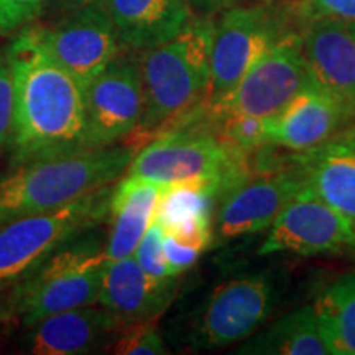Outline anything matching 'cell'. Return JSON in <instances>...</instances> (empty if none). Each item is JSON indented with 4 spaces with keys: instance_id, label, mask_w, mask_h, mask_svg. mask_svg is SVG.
I'll use <instances>...</instances> for the list:
<instances>
[{
    "instance_id": "6da1fadb",
    "label": "cell",
    "mask_w": 355,
    "mask_h": 355,
    "mask_svg": "<svg viewBox=\"0 0 355 355\" xmlns=\"http://www.w3.org/2000/svg\"><path fill=\"white\" fill-rule=\"evenodd\" d=\"M6 53L15 87L10 166L89 150L84 86L40 46L28 26Z\"/></svg>"
},
{
    "instance_id": "7a4b0ae2",
    "label": "cell",
    "mask_w": 355,
    "mask_h": 355,
    "mask_svg": "<svg viewBox=\"0 0 355 355\" xmlns=\"http://www.w3.org/2000/svg\"><path fill=\"white\" fill-rule=\"evenodd\" d=\"M216 21L193 19L168 43L144 50L139 66L144 114L127 144L140 150L153 137L207 102Z\"/></svg>"
},
{
    "instance_id": "3957f363",
    "label": "cell",
    "mask_w": 355,
    "mask_h": 355,
    "mask_svg": "<svg viewBox=\"0 0 355 355\" xmlns=\"http://www.w3.org/2000/svg\"><path fill=\"white\" fill-rule=\"evenodd\" d=\"M248 155L250 150L230 144L212 125L204 102L141 146L125 176L144 178L159 186L193 180L217 181L222 198L252 178Z\"/></svg>"
},
{
    "instance_id": "277c9868",
    "label": "cell",
    "mask_w": 355,
    "mask_h": 355,
    "mask_svg": "<svg viewBox=\"0 0 355 355\" xmlns=\"http://www.w3.org/2000/svg\"><path fill=\"white\" fill-rule=\"evenodd\" d=\"M137 152L125 141L15 166L0 180V224L58 209L117 183Z\"/></svg>"
},
{
    "instance_id": "5b68a950",
    "label": "cell",
    "mask_w": 355,
    "mask_h": 355,
    "mask_svg": "<svg viewBox=\"0 0 355 355\" xmlns=\"http://www.w3.org/2000/svg\"><path fill=\"white\" fill-rule=\"evenodd\" d=\"M109 261L97 230L83 234L0 295V324L30 327L60 311L97 303Z\"/></svg>"
},
{
    "instance_id": "8992f818",
    "label": "cell",
    "mask_w": 355,
    "mask_h": 355,
    "mask_svg": "<svg viewBox=\"0 0 355 355\" xmlns=\"http://www.w3.org/2000/svg\"><path fill=\"white\" fill-rule=\"evenodd\" d=\"M114 188L115 183L58 209L0 224V295L66 243L104 224Z\"/></svg>"
},
{
    "instance_id": "52a82bcc",
    "label": "cell",
    "mask_w": 355,
    "mask_h": 355,
    "mask_svg": "<svg viewBox=\"0 0 355 355\" xmlns=\"http://www.w3.org/2000/svg\"><path fill=\"white\" fill-rule=\"evenodd\" d=\"M283 285L273 272L239 275L222 283L199 308L189 344L194 349H217L245 340L272 316Z\"/></svg>"
},
{
    "instance_id": "ba28073f",
    "label": "cell",
    "mask_w": 355,
    "mask_h": 355,
    "mask_svg": "<svg viewBox=\"0 0 355 355\" xmlns=\"http://www.w3.org/2000/svg\"><path fill=\"white\" fill-rule=\"evenodd\" d=\"M311 83L301 35L290 32L247 71L224 99L217 104L206 102L207 114L270 119Z\"/></svg>"
},
{
    "instance_id": "9c48e42d",
    "label": "cell",
    "mask_w": 355,
    "mask_h": 355,
    "mask_svg": "<svg viewBox=\"0 0 355 355\" xmlns=\"http://www.w3.org/2000/svg\"><path fill=\"white\" fill-rule=\"evenodd\" d=\"M290 32L277 13L263 6L232 7L222 13L214 28L207 104L224 99L247 71Z\"/></svg>"
},
{
    "instance_id": "30bf717a",
    "label": "cell",
    "mask_w": 355,
    "mask_h": 355,
    "mask_svg": "<svg viewBox=\"0 0 355 355\" xmlns=\"http://www.w3.org/2000/svg\"><path fill=\"white\" fill-rule=\"evenodd\" d=\"M28 28L40 46L84 87L119 55L121 42L104 7L84 8L51 25Z\"/></svg>"
},
{
    "instance_id": "8fae6325",
    "label": "cell",
    "mask_w": 355,
    "mask_h": 355,
    "mask_svg": "<svg viewBox=\"0 0 355 355\" xmlns=\"http://www.w3.org/2000/svg\"><path fill=\"white\" fill-rule=\"evenodd\" d=\"M86 145H117L139 127L144 114V83L139 61L115 58L84 87Z\"/></svg>"
},
{
    "instance_id": "7c38bea8",
    "label": "cell",
    "mask_w": 355,
    "mask_h": 355,
    "mask_svg": "<svg viewBox=\"0 0 355 355\" xmlns=\"http://www.w3.org/2000/svg\"><path fill=\"white\" fill-rule=\"evenodd\" d=\"M354 241L352 222L321 199L301 193L275 217L259 255L344 254Z\"/></svg>"
},
{
    "instance_id": "4fadbf2b",
    "label": "cell",
    "mask_w": 355,
    "mask_h": 355,
    "mask_svg": "<svg viewBox=\"0 0 355 355\" xmlns=\"http://www.w3.org/2000/svg\"><path fill=\"white\" fill-rule=\"evenodd\" d=\"M304 188L301 165L291 170L257 175L234 186L219 199L216 235L219 241L245 237L272 225L279 212Z\"/></svg>"
},
{
    "instance_id": "5bb4252c",
    "label": "cell",
    "mask_w": 355,
    "mask_h": 355,
    "mask_svg": "<svg viewBox=\"0 0 355 355\" xmlns=\"http://www.w3.org/2000/svg\"><path fill=\"white\" fill-rule=\"evenodd\" d=\"M350 119L343 102L313 81L266 119V141L296 153L309 152L334 139Z\"/></svg>"
},
{
    "instance_id": "9a60e30c",
    "label": "cell",
    "mask_w": 355,
    "mask_h": 355,
    "mask_svg": "<svg viewBox=\"0 0 355 355\" xmlns=\"http://www.w3.org/2000/svg\"><path fill=\"white\" fill-rule=\"evenodd\" d=\"M311 78L355 114V20L321 17L301 35Z\"/></svg>"
},
{
    "instance_id": "2e32d148",
    "label": "cell",
    "mask_w": 355,
    "mask_h": 355,
    "mask_svg": "<svg viewBox=\"0 0 355 355\" xmlns=\"http://www.w3.org/2000/svg\"><path fill=\"white\" fill-rule=\"evenodd\" d=\"M121 326L122 322L102 306H81L60 311L30 326L25 347L35 355L89 354L114 339Z\"/></svg>"
},
{
    "instance_id": "e0dca14e",
    "label": "cell",
    "mask_w": 355,
    "mask_h": 355,
    "mask_svg": "<svg viewBox=\"0 0 355 355\" xmlns=\"http://www.w3.org/2000/svg\"><path fill=\"white\" fill-rule=\"evenodd\" d=\"M176 290L178 278L155 282L130 255L109 261L97 303L122 324L153 322L171 304Z\"/></svg>"
},
{
    "instance_id": "ac0fdd59",
    "label": "cell",
    "mask_w": 355,
    "mask_h": 355,
    "mask_svg": "<svg viewBox=\"0 0 355 355\" xmlns=\"http://www.w3.org/2000/svg\"><path fill=\"white\" fill-rule=\"evenodd\" d=\"M119 42L133 50L168 43L191 20L188 0H105Z\"/></svg>"
},
{
    "instance_id": "d6986e66",
    "label": "cell",
    "mask_w": 355,
    "mask_h": 355,
    "mask_svg": "<svg viewBox=\"0 0 355 355\" xmlns=\"http://www.w3.org/2000/svg\"><path fill=\"white\" fill-rule=\"evenodd\" d=\"M162 186L144 178L125 176L115 183L109 209V235L105 255L109 260L130 257L153 222Z\"/></svg>"
},
{
    "instance_id": "ffe728a7",
    "label": "cell",
    "mask_w": 355,
    "mask_h": 355,
    "mask_svg": "<svg viewBox=\"0 0 355 355\" xmlns=\"http://www.w3.org/2000/svg\"><path fill=\"white\" fill-rule=\"evenodd\" d=\"M303 153L301 193L321 199L355 225V152L327 141Z\"/></svg>"
},
{
    "instance_id": "44dd1931",
    "label": "cell",
    "mask_w": 355,
    "mask_h": 355,
    "mask_svg": "<svg viewBox=\"0 0 355 355\" xmlns=\"http://www.w3.org/2000/svg\"><path fill=\"white\" fill-rule=\"evenodd\" d=\"M235 352L245 355H332L314 306H303L285 314L265 331L247 337V343Z\"/></svg>"
},
{
    "instance_id": "7402d4cb",
    "label": "cell",
    "mask_w": 355,
    "mask_h": 355,
    "mask_svg": "<svg viewBox=\"0 0 355 355\" xmlns=\"http://www.w3.org/2000/svg\"><path fill=\"white\" fill-rule=\"evenodd\" d=\"M220 198L217 181L193 180L162 186L153 220L163 232L189 227L196 224H212V212Z\"/></svg>"
},
{
    "instance_id": "603a6c76",
    "label": "cell",
    "mask_w": 355,
    "mask_h": 355,
    "mask_svg": "<svg viewBox=\"0 0 355 355\" xmlns=\"http://www.w3.org/2000/svg\"><path fill=\"white\" fill-rule=\"evenodd\" d=\"M332 355H355V275L331 283L314 304Z\"/></svg>"
},
{
    "instance_id": "cb8c5ba5",
    "label": "cell",
    "mask_w": 355,
    "mask_h": 355,
    "mask_svg": "<svg viewBox=\"0 0 355 355\" xmlns=\"http://www.w3.org/2000/svg\"><path fill=\"white\" fill-rule=\"evenodd\" d=\"M114 354L119 355H163L168 349L162 334L152 321L122 324L114 343Z\"/></svg>"
},
{
    "instance_id": "d4e9b609",
    "label": "cell",
    "mask_w": 355,
    "mask_h": 355,
    "mask_svg": "<svg viewBox=\"0 0 355 355\" xmlns=\"http://www.w3.org/2000/svg\"><path fill=\"white\" fill-rule=\"evenodd\" d=\"M163 241H165V232L162 225L153 220L133 252V259L137 260L140 268L158 283H168L178 278L173 277L168 270Z\"/></svg>"
},
{
    "instance_id": "484cf974",
    "label": "cell",
    "mask_w": 355,
    "mask_h": 355,
    "mask_svg": "<svg viewBox=\"0 0 355 355\" xmlns=\"http://www.w3.org/2000/svg\"><path fill=\"white\" fill-rule=\"evenodd\" d=\"M48 0H0V35H13L43 15Z\"/></svg>"
},
{
    "instance_id": "4316f807",
    "label": "cell",
    "mask_w": 355,
    "mask_h": 355,
    "mask_svg": "<svg viewBox=\"0 0 355 355\" xmlns=\"http://www.w3.org/2000/svg\"><path fill=\"white\" fill-rule=\"evenodd\" d=\"M13 105H15V87L13 74L6 50L0 48V153L8 146L13 127Z\"/></svg>"
},
{
    "instance_id": "83f0119b",
    "label": "cell",
    "mask_w": 355,
    "mask_h": 355,
    "mask_svg": "<svg viewBox=\"0 0 355 355\" xmlns=\"http://www.w3.org/2000/svg\"><path fill=\"white\" fill-rule=\"evenodd\" d=\"M300 8L308 21L321 17L355 20V0H301Z\"/></svg>"
},
{
    "instance_id": "f1b7e54d",
    "label": "cell",
    "mask_w": 355,
    "mask_h": 355,
    "mask_svg": "<svg viewBox=\"0 0 355 355\" xmlns=\"http://www.w3.org/2000/svg\"><path fill=\"white\" fill-rule=\"evenodd\" d=\"M163 247H165V259L168 263V270L173 277H180L189 268H193L202 252L198 248L184 245V243L175 241L170 235L165 234V241H163Z\"/></svg>"
},
{
    "instance_id": "f546056e",
    "label": "cell",
    "mask_w": 355,
    "mask_h": 355,
    "mask_svg": "<svg viewBox=\"0 0 355 355\" xmlns=\"http://www.w3.org/2000/svg\"><path fill=\"white\" fill-rule=\"evenodd\" d=\"M104 6L105 0H48L43 15H48V19L58 20L61 19V17L69 15V13L84 10V8H94Z\"/></svg>"
},
{
    "instance_id": "4dcf8cb0",
    "label": "cell",
    "mask_w": 355,
    "mask_h": 355,
    "mask_svg": "<svg viewBox=\"0 0 355 355\" xmlns=\"http://www.w3.org/2000/svg\"><path fill=\"white\" fill-rule=\"evenodd\" d=\"M329 141H334V144L343 145L345 148H350L355 152V114L354 117L343 127V130L337 133L334 139Z\"/></svg>"
},
{
    "instance_id": "1f68e13d",
    "label": "cell",
    "mask_w": 355,
    "mask_h": 355,
    "mask_svg": "<svg viewBox=\"0 0 355 355\" xmlns=\"http://www.w3.org/2000/svg\"><path fill=\"white\" fill-rule=\"evenodd\" d=\"M189 3L196 6L198 8L206 12H212V10H219V8L229 7L232 6L235 0H188Z\"/></svg>"
},
{
    "instance_id": "d6a6232c",
    "label": "cell",
    "mask_w": 355,
    "mask_h": 355,
    "mask_svg": "<svg viewBox=\"0 0 355 355\" xmlns=\"http://www.w3.org/2000/svg\"><path fill=\"white\" fill-rule=\"evenodd\" d=\"M344 254L347 255V257H350V259H352V260H355V241L350 243V247L344 252Z\"/></svg>"
}]
</instances>
